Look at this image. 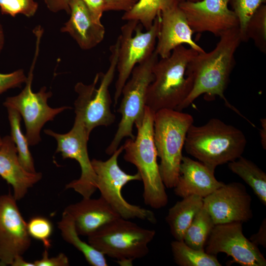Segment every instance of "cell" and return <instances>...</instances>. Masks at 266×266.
Returning <instances> with one entry per match:
<instances>
[{"label":"cell","instance_id":"cell-1","mask_svg":"<svg viewBox=\"0 0 266 266\" xmlns=\"http://www.w3.org/2000/svg\"><path fill=\"white\" fill-rule=\"evenodd\" d=\"M219 38L212 50L198 52L188 63L186 74L192 80V89L176 110L182 111L189 107L202 95H204L208 100H212L218 96L224 100L228 107L248 121L247 118L230 103L224 95L235 65V52L242 41L239 27L227 31Z\"/></svg>","mask_w":266,"mask_h":266},{"label":"cell","instance_id":"cell-2","mask_svg":"<svg viewBox=\"0 0 266 266\" xmlns=\"http://www.w3.org/2000/svg\"><path fill=\"white\" fill-rule=\"evenodd\" d=\"M247 144L243 132L219 119L201 126L192 125L185 139L187 153L211 170L241 157Z\"/></svg>","mask_w":266,"mask_h":266},{"label":"cell","instance_id":"cell-3","mask_svg":"<svg viewBox=\"0 0 266 266\" xmlns=\"http://www.w3.org/2000/svg\"><path fill=\"white\" fill-rule=\"evenodd\" d=\"M155 112L146 105L142 120L135 124L137 134L128 138L123 147L124 160L135 166L143 185V198L148 206L160 209L168 202L162 181L154 140Z\"/></svg>","mask_w":266,"mask_h":266},{"label":"cell","instance_id":"cell-4","mask_svg":"<svg viewBox=\"0 0 266 266\" xmlns=\"http://www.w3.org/2000/svg\"><path fill=\"white\" fill-rule=\"evenodd\" d=\"M198 53L181 45L169 56L157 61L153 69L154 79L146 94V106L155 112L177 109L192 89V80L186 72L188 63Z\"/></svg>","mask_w":266,"mask_h":266},{"label":"cell","instance_id":"cell-5","mask_svg":"<svg viewBox=\"0 0 266 266\" xmlns=\"http://www.w3.org/2000/svg\"><path fill=\"white\" fill-rule=\"evenodd\" d=\"M193 123V117L182 111L163 109L155 113L154 140L160 159L161 176L167 188H174L177 183L183 156L182 149Z\"/></svg>","mask_w":266,"mask_h":266},{"label":"cell","instance_id":"cell-6","mask_svg":"<svg viewBox=\"0 0 266 266\" xmlns=\"http://www.w3.org/2000/svg\"><path fill=\"white\" fill-rule=\"evenodd\" d=\"M119 47V40L110 48V64L104 73H97L93 82L89 85L79 82L74 90L78 97L74 101L75 119L83 124L88 134L96 127L108 126L115 120L111 110L112 100L109 88L116 70Z\"/></svg>","mask_w":266,"mask_h":266},{"label":"cell","instance_id":"cell-7","mask_svg":"<svg viewBox=\"0 0 266 266\" xmlns=\"http://www.w3.org/2000/svg\"><path fill=\"white\" fill-rule=\"evenodd\" d=\"M156 232L119 217L88 236V242L105 256L121 264L132 263L149 253Z\"/></svg>","mask_w":266,"mask_h":266},{"label":"cell","instance_id":"cell-8","mask_svg":"<svg viewBox=\"0 0 266 266\" xmlns=\"http://www.w3.org/2000/svg\"><path fill=\"white\" fill-rule=\"evenodd\" d=\"M155 50L146 60L136 65L122 91L123 98L117 111L121 115L116 133L105 153L112 155L125 137L134 139L133 126L143 118L148 88L154 79L153 69L158 60Z\"/></svg>","mask_w":266,"mask_h":266},{"label":"cell","instance_id":"cell-9","mask_svg":"<svg viewBox=\"0 0 266 266\" xmlns=\"http://www.w3.org/2000/svg\"><path fill=\"white\" fill-rule=\"evenodd\" d=\"M124 151L120 146L106 161L91 160L97 177V187L100 196L122 218H138L156 223V218L151 210L129 203L122 194L123 187L133 181H140L139 173L128 174L119 166L118 159Z\"/></svg>","mask_w":266,"mask_h":266},{"label":"cell","instance_id":"cell-10","mask_svg":"<svg viewBox=\"0 0 266 266\" xmlns=\"http://www.w3.org/2000/svg\"><path fill=\"white\" fill-rule=\"evenodd\" d=\"M36 36V49L34 57L28 73L26 86L18 95L8 97L3 102V105L17 110L23 118L26 136L29 145L34 146L40 141V131L44 124L53 121L56 115L63 111L71 107L63 106L52 108L47 104V100L52 96L50 91H46L44 86L36 93L33 92L32 83L33 70L39 52V47L41 35L37 34Z\"/></svg>","mask_w":266,"mask_h":266},{"label":"cell","instance_id":"cell-11","mask_svg":"<svg viewBox=\"0 0 266 266\" xmlns=\"http://www.w3.org/2000/svg\"><path fill=\"white\" fill-rule=\"evenodd\" d=\"M160 13L151 27L144 32L139 26L138 22L136 21H128L121 27V33L118 37L119 47L116 69L118 75L114 96L115 106L133 68L147 60L155 50L160 29Z\"/></svg>","mask_w":266,"mask_h":266},{"label":"cell","instance_id":"cell-12","mask_svg":"<svg viewBox=\"0 0 266 266\" xmlns=\"http://www.w3.org/2000/svg\"><path fill=\"white\" fill-rule=\"evenodd\" d=\"M44 132L56 140V153H61L64 159L75 160L80 166L79 178L66 184V189H73L83 198H91L97 189V177L88 152L87 142L90 135L83 123L75 119L72 128L65 133H57L50 129Z\"/></svg>","mask_w":266,"mask_h":266},{"label":"cell","instance_id":"cell-13","mask_svg":"<svg viewBox=\"0 0 266 266\" xmlns=\"http://www.w3.org/2000/svg\"><path fill=\"white\" fill-rule=\"evenodd\" d=\"M242 223L215 225L206 243L205 251L211 255L226 253L243 266H266V260L256 245L242 232Z\"/></svg>","mask_w":266,"mask_h":266},{"label":"cell","instance_id":"cell-14","mask_svg":"<svg viewBox=\"0 0 266 266\" xmlns=\"http://www.w3.org/2000/svg\"><path fill=\"white\" fill-rule=\"evenodd\" d=\"M10 193L0 196V266L11 265L31 245V236L16 203Z\"/></svg>","mask_w":266,"mask_h":266},{"label":"cell","instance_id":"cell-15","mask_svg":"<svg viewBox=\"0 0 266 266\" xmlns=\"http://www.w3.org/2000/svg\"><path fill=\"white\" fill-rule=\"evenodd\" d=\"M251 197L238 182L224 184L203 199L214 225L246 222L253 217Z\"/></svg>","mask_w":266,"mask_h":266},{"label":"cell","instance_id":"cell-16","mask_svg":"<svg viewBox=\"0 0 266 266\" xmlns=\"http://www.w3.org/2000/svg\"><path fill=\"white\" fill-rule=\"evenodd\" d=\"M228 5V0L179 3L194 33L209 32L218 37L229 30L239 27L238 18Z\"/></svg>","mask_w":266,"mask_h":266},{"label":"cell","instance_id":"cell-17","mask_svg":"<svg viewBox=\"0 0 266 266\" xmlns=\"http://www.w3.org/2000/svg\"><path fill=\"white\" fill-rule=\"evenodd\" d=\"M160 16V29L155 47L159 57L166 58L175 48L184 44L198 52L204 51L193 40L194 32L178 1L164 8L161 12Z\"/></svg>","mask_w":266,"mask_h":266},{"label":"cell","instance_id":"cell-18","mask_svg":"<svg viewBox=\"0 0 266 266\" xmlns=\"http://www.w3.org/2000/svg\"><path fill=\"white\" fill-rule=\"evenodd\" d=\"M223 184L216 179L214 171L204 164L183 156L178 180L173 188L175 195L182 198L197 195L203 199Z\"/></svg>","mask_w":266,"mask_h":266},{"label":"cell","instance_id":"cell-19","mask_svg":"<svg viewBox=\"0 0 266 266\" xmlns=\"http://www.w3.org/2000/svg\"><path fill=\"white\" fill-rule=\"evenodd\" d=\"M0 176L11 186L17 200L23 198L28 190L42 178L41 172H30L23 167L15 145L9 135L2 137L0 147Z\"/></svg>","mask_w":266,"mask_h":266},{"label":"cell","instance_id":"cell-20","mask_svg":"<svg viewBox=\"0 0 266 266\" xmlns=\"http://www.w3.org/2000/svg\"><path fill=\"white\" fill-rule=\"evenodd\" d=\"M64 212L73 220L78 234L87 236L120 217L101 196L98 199L83 198L81 201L68 205Z\"/></svg>","mask_w":266,"mask_h":266},{"label":"cell","instance_id":"cell-21","mask_svg":"<svg viewBox=\"0 0 266 266\" xmlns=\"http://www.w3.org/2000/svg\"><path fill=\"white\" fill-rule=\"evenodd\" d=\"M70 18L61 28L67 33L83 50H90L104 38L105 28L96 22L82 0H72L69 3Z\"/></svg>","mask_w":266,"mask_h":266},{"label":"cell","instance_id":"cell-22","mask_svg":"<svg viewBox=\"0 0 266 266\" xmlns=\"http://www.w3.org/2000/svg\"><path fill=\"white\" fill-rule=\"evenodd\" d=\"M202 207L203 198L191 195L182 198L169 208L166 220L175 240H183L186 230Z\"/></svg>","mask_w":266,"mask_h":266},{"label":"cell","instance_id":"cell-23","mask_svg":"<svg viewBox=\"0 0 266 266\" xmlns=\"http://www.w3.org/2000/svg\"><path fill=\"white\" fill-rule=\"evenodd\" d=\"M58 226L63 239L82 253L89 265L92 266L108 265L103 254L80 239L73 220L69 215L63 212Z\"/></svg>","mask_w":266,"mask_h":266},{"label":"cell","instance_id":"cell-24","mask_svg":"<svg viewBox=\"0 0 266 266\" xmlns=\"http://www.w3.org/2000/svg\"><path fill=\"white\" fill-rule=\"evenodd\" d=\"M228 164L229 168L243 180L262 203L266 205V173L253 162L242 156Z\"/></svg>","mask_w":266,"mask_h":266},{"label":"cell","instance_id":"cell-25","mask_svg":"<svg viewBox=\"0 0 266 266\" xmlns=\"http://www.w3.org/2000/svg\"><path fill=\"white\" fill-rule=\"evenodd\" d=\"M171 249L175 263L180 266H221L215 255L204 250L192 248L183 240H175L171 243Z\"/></svg>","mask_w":266,"mask_h":266},{"label":"cell","instance_id":"cell-26","mask_svg":"<svg viewBox=\"0 0 266 266\" xmlns=\"http://www.w3.org/2000/svg\"><path fill=\"white\" fill-rule=\"evenodd\" d=\"M177 0H138L122 19L125 21H136L146 30L152 26L157 16L167 6Z\"/></svg>","mask_w":266,"mask_h":266},{"label":"cell","instance_id":"cell-27","mask_svg":"<svg viewBox=\"0 0 266 266\" xmlns=\"http://www.w3.org/2000/svg\"><path fill=\"white\" fill-rule=\"evenodd\" d=\"M7 109L10 127V136L15 145L19 161L26 170L35 172L34 161L29 147V143L21 129V116L14 109L7 108Z\"/></svg>","mask_w":266,"mask_h":266},{"label":"cell","instance_id":"cell-28","mask_svg":"<svg viewBox=\"0 0 266 266\" xmlns=\"http://www.w3.org/2000/svg\"><path fill=\"white\" fill-rule=\"evenodd\" d=\"M214 226L210 216L202 207L186 230L183 240L192 248L204 250L205 245Z\"/></svg>","mask_w":266,"mask_h":266},{"label":"cell","instance_id":"cell-29","mask_svg":"<svg viewBox=\"0 0 266 266\" xmlns=\"http://www.w3.org/2000/svg\"><path fill=\"white\" fill-rule=\"evenodd\" d=\"M251 39L263 53H266V5L262 4L249 19L245 30V41Z\"/></svg>","mask_w":266,"mask_h":266},{"label":"cell","instance_id":"cell-30","mask_svg":"<svg viewBox=\"0 0 266 266\" xmlns=\"http://www.w3.org/2000/svg\"><path fill=\"white\" fill-rule=\"evenodd\" d=\"M232 10L237 16L242 41H245V30L247 23L255 12L266 0H228Z\"/></svg>","mask_w":266,"mask_h":266},{"label":"cell","instance_id":"cell-31","mask_svg":"<svg viewBox=\"0 0 266 266\" xmlns=\"http://www.w3.org/2000/svg\"><path fill=\"white\" fill-rule=\"evenodd\" d=\"M27 227L31 237L42 242L46 249L51 247L50 237L53 228L49 220L43 216H34L27 223Z\"/></svg>","mask_w":266,"mask_h":266},{"label":"cell","instance_id":"cell-32","mask_svg":"<svg viewBox=\"0 0 266 266\" xmlns=\"http://www.w3.org/2000/svg\"><path fill=\"white\" fill-rule=\"evenodd\" d=\"M38 7L34 0H0V11L2 14L15 17L23 14L27 17L34 15Z\"/></svg>","mask_w":266,"mask_h":266},{"label":"cell","instance_id":"cell-33","mask_svg":"<svg viewBox=\"0 0 266 266\" xmlns=\"http://www.w3.org/2000/svg\"><path fill=\"white\" fill-rule=\"evenodd\" d=\"M27 78L22 69L9 73H0V94L9 89L20 87L26 82Z\"/></svg>","mask_w":266,"mask_h":266},{"label":"cell","instance_id":"cell-34","mask_svg":"<svg viewBox=\"0 0 266 266\" xmlns=\"http://www.w3.org/2000/svg\"><path fill=\"white\" fill-rule=\"evenodd\" d=\"M35 266H68L69 265V260L64 253H60L57 256L49 257L47 249L45 248L42 257L39 260L33 262Z\"/></svg>","mask_w":266,"mask_h":266},{"label":"cell","instance_id":"cell-35","mask_svg":"<svg viewBox=\"0 0 266 266\" xmlns=\"http://www.w3.org/2000/svg\"><path fill=\"white\" fill-rule=\"evenodd\" d=\"M84 3L93 19L101 23L103 12L105 11L106 0H82Z\"/></svg>","mask_w":266,"mask_h":266},{"label":"cell","instance_id":"cell-36","mask_svg":"<svg viewBox=\"0 0 266 266\" xmlns=\"http://www.w3.org/2000/svg\"><path fill=\"white\" fill-rule=\"evenodd\" d=\"M138 0H106L105 11L129 10Z\"/></svg>","mask_w":266,"mask_h":266},{"label":"cell","instance_id":"cell-37","mask_svg":"<svg viewBox=\"0 0 266 266\" xmlns=\"http://www.w3.org/2000/svg\"><path fill=\"white\" fill-rule=\"evenodd\" d=\"M72 0H44L48 9L53 12H57L64 10L69 14V3Z\"/></svg>","mask_w":266,"mask_h":266},{"label":"cell","instance_id":"cell-38","mask_svg":"<svg viewBox=\"0 0 266 266\" xmlns=\"http://www.w3.org/2000/svg\"><path fill=\"white\" fill-rule=\"evenodd\" d=\"M250 240L256 245L266 247V220L262 221L258 232L252 235Z\"/></svg>","mask_w":266,"mask_h":266},{"label":"cell","instance_id":"cell-39","mask_svg":"<svg viewBox=\"0 0 266 266\" xmlns=\"http://www.w3.org/2000/svg\"><path fill=\"white\" fill-rule=\"evenodd\" d=\"M261 128L260 129L261 142L263 148L266 149V119L261 118L260 120Z\"/></svg>","mask_w":266,"mask_h":266},{"label":"cell","instance_id":"cell-40","mask_svg":"<svg viewBox=\"0 0 266 266\" xmlns=\"http://www.w3.org/2000/svg\"><path fill=\"white\" fill-rule=\"evenodd\" d=\"M12 266H35L33 263L29 262L25 260L22 255L17 256L13 260Z\"/></svg>","mask_w":266,"mask_h":266},{"label":"cell","instance_id":"cell-41","mask_svg":"<svg viewBox=\"0 0 266 266\" xmlns=\"http://www.w3.org/2000/svg\"><path fill=\"white\" fill-rule=\"evenodd\" d=\"M4 43V35L2 26L0 22V53L3 48Z\"/></svg>","mask_w":266,"mask_h":266},{"label":"cell","instance_id":"cell-42","mask_svg":"<svg viewBox=\"0 0 266 266\" xmlns=\"http://www.w3.org/2000/svg\"><path fill=\"white\" fill-rule=\"evenodd\" d=\"M179 3L181 2L189 1V2H197L201 0H177Z\"/></svg>","mask_w":266,"mask_h":266},{"label":"cell","instance_id":"cell-43","mask_svg":"<svg viewBox=\"0 0 266 266\" xmlns=\"http://www.w3.org/2000/svg\"><path fill=\"white\" fill-rule=\"evenodd\" d=\"M2 141V138H1V136H0V147L1 145Z\"/></svg>","mask_w":266,"mask_h":266}]
</instances>
